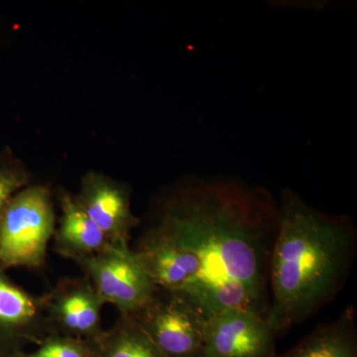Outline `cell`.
<instances>
[{
	"mask_svg": "<svg viewBox=\"0 0 357 357\" xmlns=\"http://www.w3.org/2000/svg\"><path fill=\"white\" fill-rule=\"evenodd\" d=\"M279 201L234 178L188 177L157 195L131 246L155 285L204 319L225 309L267 319Z\"/></svg>",
	"mask_w": 357,
	"mask_h": 357,
	"instance_id": "cell-1",
	"label": "cell"
},
{
	"mask_svg": "<svg viewBox=\"0 0 357 357\" xmlns=\"http://www.w3.org/2000/svg\"><path fill=\"white\" fill-rule=\"evenodd\" d=\"M29 184V175L17 161H0V215L11 199Z\"/></svg>",
	"mask_w": 357,
	"mask_h": 357,
	"instance_id": "cell-14",
	"label": "cell"
},
{
	"mask_svg": "<svg viewBox=\"0 0 357 357\" xmlns=\"http://www.w3.org/2000/svg\"><path fill=\"white\" fill-rule=\"evenodd\" d=\"M43 296H33L16 285L0 268V344L21 349L22 342L38 345L52 335Z\"/></svg>",
	"mask_w": 357,
	"mask_h": 357,
	"instance_id": "cell-9",
	"label": "cell"
},
{
	"mask_svg": "<svg viewBox=\"0 0 357 357\" xmlns=\"http://www.w3.org/2000/svg\"><path fill=\"white\" fill-rule=\"evenodd\" d=\"M130 316L166 357H204L206 319L176 294L159 288Z\"/></svg>",
	"mask_w": 357,
	"mask_h": 357,
	"instance_id": "cell-5",
	"label": "cell"
},
{
	"mask_svg": "<svg viewBox=\"0 0 357 357\" xmlns=\"http://www.w3.org/2000/svg\"><path fill=\"white\" fill-rule=\"evenodd\" d=\"M61 215L54 232V251L67 259L76 260L100 252L109 241L77 203L76 195L61 189Z\"/></svg>",
	"mask_w": 357,
	"mask_h": 357,
	"instance_id": "cell-10",
	"label": "cell"
},
{
	"mask_svg": "<svg viewBox=\"0 0 357 357\" xmlns=\"http://www.w3.org/2000/svg\"><path fill=\"white\" fill-rule=\"evenodd\" d=\"M20 349H17V351H16V357H20V354H18V351H20Z\"/></svg>",
	"mask_w": 357,
	"mask_h": 357,
	"instance_id": "cell-16",
	"label": "cell"
},
{
	"mask_svg": "<svg viewBox=\"0 0 357 357\" xmlns=\"http://www.w3.org/2000/svg\"><path fill=\"white\" fill-rule=\"evenodd\" d=\"M77 203L110 243L130 244L141 220L131 208L129 185L102 173L88 172L82 178Z\"/></svg>",
	"mask_w": 357,
	"mask_h": 357,
	"instance_id": "cell-8",
	"label": "cell"
},
{
	"mask_svg": "<svg viewBox=\"0 0 357 357\" xmlns=\"http://www.w3.org/2000/svg\"><path fill=\"white\" fill-rule=\"evenodd\" d=\"M270 263L267 321L279 337L312 318L342 292L356 260L357 230L345 215L312 208L284 189Z\"/></svg>",
	"mask_w": 357,
	"mask_h": 357,
	"instance_id": "cell-2",
	"label": "cell"
},
{
	"mask_svg": "<svg viewBox=\"0 0 357 357\" xmlns=\"http://www.w3.org/2000/svg\"><path fill=\"white\" fill-rule=\"evenodd\" d=\"M357 312L347 307L337 319L319 325L299 344L277 357H357Z\"/></svg>",
	"mask_w": 357,
	"mask_h": 357,
	"instance_id": "cell-11",
	"label": "cell"
},
{
	"mask_svg": "<svg viewBox=\"0 0 357 357\" xmlns=\"http://www.w3.org/2000/svg\"><path fill=\"white\" fill-rule=\"evenodd\" d=\"M20 357H93V344L84 340L52 333L31 352L20 349Z\"/></svg>",
	"mask_w": 357,
	"mask_h": 357,
	"instance_id": "cell-13",
	"label": "cell"
},
{
	"mask_svg": "<svg viewBox=\"0 0 357 357\" xmlns=\"http://www.w3.org/2000/svg\"><path fill=\"white\" fill-rule=\"evenodd\" d=\"M17 349H6V347H2L0 344V357H16V351Z\"/></svg>",
	"mask_w": 357,
	"mask_h": 357,
	"instance_id": "cell-15",
	"label": "cell"
},
{
	"mask_svg": "<svg viewBox=\"0 0 357 357\" xmlns=\"http://www.w3.org/2000/svg\"><path fill=\"white\" fill-rule=\"evenodd\" d=\"M43 297L52 333L93 344L105 331L102 309L105 304L86 276L62 278Z\"/></svg>",
	"mask_w": 357,
	"mask_h": 357,
	"instance_id": "cell-6",
	"label": "cell"
},
{
	"mask_svg": "<svg viewBox=\"0 0 357 357\" xmlns=\"http://www.w3.org/2000/svg\"><path fill=\"white\" fill-rule=\"evenodd\" d=\"M56 229L50 189L27 185L18 192L0 215V268H38Z\"/></svg>",
	"mask_w": 357,
	"mask_h": 357,
	"instance_id": "cell-3",
	"label": "cell"
},
{
	"mask_svg": "<svg viewBox=\"0 0 357 357\" xmlns=\"http://www.w3.org/2000/svg\"><path fill=\"white\" fill-rule=\"evenodd\" d=\"M93 357H166L130 314H121L93 344Z\"/></svg>",
	"mask_w": 357,
	"mask_h": 357,
	"instance_id": "cell-12",
	"label": "cell"
},
{
	"mask_svg": "<svg viewBox=\"0 0 357 357\" xmlns=\"http://www.w3.org/2000/svg\"><path fill=\"white\" fill-rule=\"evenodd\" d=\"M276 338L263 317L225 309L206 319L204 357H277Z\"/></svg>",
	"mask_w": 357,
	"mask_h": 357,
	"instance_id": "cell-7",
	"label": "cell"
},
{
	"mask_svg": "<svg viewBox=\"0 0 357 357\" xmlns=\"http://www.w3.org/2000/svg\"><path fill=\"white\" fill-rule=\"evenodd\" d=\"M105 304L121 314H133L153 298L158 287L130 244L109 243L100 252L76 260Z\"/></svg>",
	"mask_w": 357,
	"mask_h": 357,
	"instance_id": "cell-4",
	"label": "cell"
}]
</instances>
